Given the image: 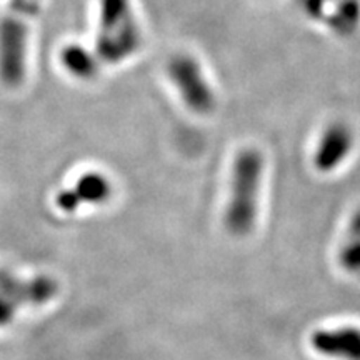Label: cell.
<instances>
[{
    "instance_id": "8992f818",
    "label": "cell",
    "mask_w": 360,
    "mask_h": 360,
    "mask_svg": "<svg viewBox=\"0 0 360 360\" xmlns=\"http://www.w3.org/2000/svg\"><path fill=\"white\" fill-rule=\"evenodd\" d=\"M112 195V184L102 172H85L70 188L58 192L56 204L67 214L75 212L82 205L105 204Z\"/></svg>"
},
{
    "instance_id": "8fae6325",
    "label": "cell",
    "mask_w": 360,
    "mask_h": 360,
    "mask_svg": "<svg viewBox=\"0 0 360 360\" xmlns=\"http://www.w3.org/2000/svg\"><path fill=\"white\" fill-rule=\"evenodd\" d=\"M17 310L19 309H17L15 305H13L11 300L7 299V297L0 292V328L7 327L8 323H12Z\"/></svg>"
},
{
    "instance_id": "6da1fadb",
    "label": "cell",
    "mask_w": 360,
    "mask_h": 360,
    "mask_svg": "<svg viewBox=\"0 0 360 360\" xmlns=\"http://www.w3.org/2000/svg\"><path fill=\"white\" fill-rule=\"evenodd\" d=\"M264 175V155L259 148L247 147L237 152L232 164L231 193L225 207V229L236 237L254 231L259 215V197Z\"/></svg>"
},
{
    "instance_id": "ba28073f",
    "label": "cell",
    "mask_w": 360,
    "mask_h": 360,
    "mask_svg": "<svg viewBox=\"0 0 360 360\" xmlns=\"http://www.w3.org/2000/svg\"><path fill=\"white\" fill-rule=\"evenodd\" d=\"M350 148H352V135H350L349 130L340 124L330 125L323 132L317 150H315V167L321 172H330L332 169L339 167L344 162L345 157L349 155Z\"/></svg>"
},
{
    "instance_id": "277c9868",
    "label": "cell",
    "mask_w": 360,
    "mask_h": 360,
    "mask_svg": "<svg viewBox=\"0 0 360 360\" xmlns=\"http://www.w3.org/2000/svg\"><path fill=\"white\" fill-rule=\"evenodd\" d=\"M29 64V25L15 0L13 12L0 20V82L15 89L24 84Z\"/></svg>"
},
{
    "instance_id": "7c38bea8",
    "label": "cell",
    "mask_w": 360,
    "mask_h": 360,
    "mask_svg": "<svg viewBox=\"0 0 360 360\" xmlns=\"http://www.w3.org/2000/svg\"><path fill=\"white\" fill-rule=\"evenodd\" d=\"M347 237H355L360 238V209L352 215L349 222V236Z\"/></svg>"
},
{
    "instance_id": "9c48e42d",
    "label": "cell",
    "mask_w": 360,
    "mask_h": 360,
    "mask_svg": "<svg viewBox=\"0 0 360 360\" xmlns=\"http://www.w3.org/2000/svg\"><path fill=\"white\" fill-rule=\"evenodd\" d=\"M58 60H60L62 69L67 74L80 80H90L96 77L102 64L96 51H90V49L80 44L64 45L60 56H58Z\"/></svg>"
},
{
    "instance_id": "52a82bcc",
    "label": "cell",
    "mask_w": 360,
    "mask_h": 360,
    "mask_svg": "<svg viewBox=\"0 0 360 360\" xmlns=\"http://www.w3.org/2000/svg\"><path fill=\"white\" fill-rule=\"evenodd\" d=\"M317 354L332 360H360V328L342 326L321 328L310 337Z\"/></svg>"
},
{
    "instance_id": "7a4b0ae2",
    "label": "cell",
    "mask_w": 360,
    "mask_h": 360,
    "mask_svg": "<svg viewBox=\"0 0 360 360\" xmlns=\"http://www.w3.org/2000/svg\"><path fill=\"white\" fill-rule=\"evenodd\" d=\"M142 32L132 0H98L96 49L102 64L125 62L139 51Z\"/></svg>"
},
{
    "instance_id": "30bf717a",
    "label": "cell",
    "mask_w": 360,
    "mask_h": 360,
    "mask_svg": "<svg viewBox=\"0 0 360 360\" xmlns=\"http://www.w3.org/2000/svg\"><path fill=\"white\" fill-rule=\"evenodd\" d=\"M339 264L350 276L360 278V238L347 237L339 250Z\"/></svg>"
},
{
    "instance_id": "5b68a950",
    "label": "cell",
    "mask_w": 360,
    "mask_h": 360,
    "mask_svg": "<svg viewBox=\"0 0 360 360\" xmlns=\"http://www.w3.org/2000/svg\"><path fill=\"white\" fill-rule=\"evenodd\" d=\"M0 292L11 302L20 309L22 305H44L56 299L58 283L51 276H37L32 278H19L8 270L0 269Z\"/></svg>"
},
{
    "instance_id": "3957f363",
    "label": "cell",
    "mask_w": 360,
    "mask_h": 360,
    "mask_svg": "<svg viewBox=\"0 0 360 360\" xmlns=\"http://www.w3.org/2000/svg\"><path fill=\"white\" fill-rule=\"evenodd\" d=\"M167 77L188 112L205 117L217 107V96L204 67L192 53H175L167 62Z\"/></svg>"
}]
</instances>
